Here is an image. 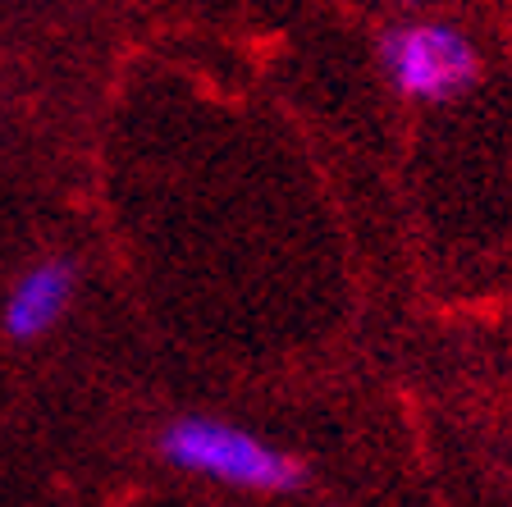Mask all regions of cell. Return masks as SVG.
<instances>
[{"mask_svg": "<svg viewBox=\"0 0 512 507\" xmlns=\"http://www.w3.org/2000/svg\"><path fill=\"white\" fill-rule=\"evenodd\" d=\"M160 457L179 471L234 489H252V494H293L307 485V466L298 457L256 439L243 425L215 421V416H183V421L165 425Z\"/></svg>", "mask_w": 512, "mask_h": 507, "instance_id": "1", "label": "cell"}, {"mask_svg": "<svg viewBox=\"0 0 512 507\" xmlns=\"http://www.w3.org/2000/svg\"><path fill=\"white\" fill-rule=\"evenodd\" d=\"M74 297V265L69 261H42L14 284L10 302H5V334L14 343H32L42 338L55 320L64 316Z\"/></svg>", "mask_w": 512, "mask_h": 507, "instance_id": "3", "label": "cell"}, {"mask_svg": "<svg viewBox=\"0 0 512 507\" xmlns=\"http://www.w3.org/2000/svg\"><path fill=\"white\" fill-rule=\"evenodd\" d=\"M380 60L394 87L412 101H448L480 74L471 42L448 23H403L384 37Z\"/></svg>", "mask_w": 512, "mask_h": 507, "instance_id": "2", "label": "cell"}]
</instances>
